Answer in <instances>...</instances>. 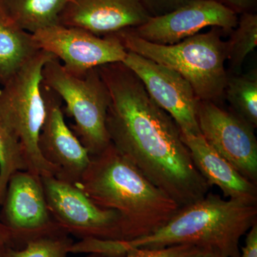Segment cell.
Segmentation results:
<instances>
[{
	"label": "cell",
	"mask_w": 257,
	"mask_h": 257,
	"mask_svg": "<svg viewBox=\"0 0 257 257\" xmlns=\"http://www.w3.org/2000/svg\"><path fill=\"white\" fill-rule=\"evenodd\" d=\"M150 17L140 0H70L57 24L104 37L140 26Z\"/></svg>",
	"instance_id": "cell-14"
},
{
	"label": "cell",
	"mask_w": 257,
	"mask_h": 257,
	"mask_svg": "<svg viewBox=\"0 0 257 257\" xmlns=\"http://www.w3.org/2000/svg\"><path fill=\"white\" fill-rule=\"evenodd\" d=\"M76 185L99 207L119 213L122 241L152 234L180 208L111 143L100 153L90 156V163Z\"/></svg>",
	"instance_id": "cell-3"
},
{
	"label": "cell",
	"mask_w": 257,
	"mask_h": 257,
	"mask_svg": "<svg viewBox=\"0 0 257 257\" xmlns=\"http://www.w3.org/2000/svg\"><path fill=\"white\" fill-rule=\"evenodd\" d=\"M151 17L160 16L173 11L188 0H140Z\"/></svg>",
	"instance_id": "cell-23"
},
{
	"label": "cell",
	"mask_w": 257,
	"mask_h": 257,
	"mask_svg": "<svg viewBox=\"0 0 257 257\" xmlns=\"http://www.w3.org/2000/svg\"><path fill=\"white\" fill-rule=\"evenodd\" d=\"M24 170H29V165L23 147L0 121V206L10 177Z\"/></svg>",
	"instance_id": "cell-20"
},
{
	"label": "cell",
	"mask_w": 257,
	"mask_h": 257,
	"mask_svg": "<svg viewBox=\"0 0 257 257\" xmlns=\"http://www.w3.org/2000/svg\"><path fill=\"white\" fill-rule=\"evenodd\" d=\"M197 121L201 135L245 178L257 182V140L254 128L214 101H199Z\"/></svg>",
	"instance_id": "cell-11"
},
{
	"label": "cell",
	"mask_w": 257,
	"mask_h": 257,
	"mask_svg": "<svg viewBox=\"0 0 257 257\" xmlns=\"http://www.w3.org/2000/svg\"><path fill=\"white\" fill-rule=\"evenodd\" d=\"M196 168L209 187L216 186L224 197L257 205L256 184L245 178L229 161L210 146L201 135L181 133Z\"/></svg>",
	"instance_id": "cell-15"
},
{
	"label": "cell",
	"mask_w": 257,
	"mask_h": 257,
	"mask_svg": "<svg viewBox=\"0 0 257 257\" xmlns=\"http://www.w3.org/2000/svg\"><path fill=\"white\" fill-rule=\"evenodd\" d=\"M257 46V15L243 13L239 19L231 38L226 42V52L230 69L235 73L241 70L247 56Z\"/></svg>",
	"instance_id": "cell-19"
},
{
	"label": "cell",
	"mask_w": 257,
	"mask_h": 257,
	"mask_svg": "<svg viewBox=\"0 0 257 257\" xmlns=\"http://www.w3.org/2000/svg\"><path fill=\"white\" fill-rule=\"evenodd\" d=\"M200 257H224L221 256V255L218 254L215 252H213V251H209V250H204V252H203L202 256Z\"/></svg>",
	"instance_id": "cell-27"
},
{
	"label": "cell",
	"mask_w": 257,
	"mask_h": 257,
	"mask_svg": "<svg viewBox=\"0 0 257 257\" xmlns=\"http://www.w3.org/2000/svg\"><path fill=\"white\" fill-rule=\"evenodd\" d=\"M98 69L110 97L106 126L115 148L179 207L205 197L211 187L196 168L173 118L122 62Z\"/></svg>",
	"instance_id": "cell-1"
},
{
	"label": "cell",
	"mask_w": 257,
	"mask_h": 257,
	"mask_svg": "<svg viewBox=\"0 0 257 257\" xmlns=\"http://www.w3.org/2000/svg\"><path fill=\"white\" fill-rule=\"evenodd\" d=\"M221 4L226 5L235 13H251V10L256 7L257 0H216Z\"/></svg>",
	"instance_id": "cell-25"
},
{
	"label": "cell",
	"mask_w": 257,
	"mask_h": 257,
	"mask_svg": "<svg viewBox=\"0 0 257 257\" xmlns=\"http://www.w3.org/2000/svg\"><path fill=\"white\" fill-rule=\"evenodd\" d=\"M257 223V205L225 200L209 192L202 199L180 207L152 234L130 241L80 239L71 253L123 257L133 248H158L190 244L224 257H239L240 239Z\"/></svg>",
	"instance_id": "cell-2"
},
{
	"label": "cell",
	"mask_w": 257,
	"mask_h": 257,
	"mask_svg": "<svg viewBox=\"0 0 257 257\" xmlns=\"http://www.w3.org/2000/svg\"><path fill=\"white\" fill-rule=\"evenodd\" d=\"M238 18L234 10L216 0H188L178 8L133 28L140 38L159 45H175L207 27L231 31Z\"/></svg>",
	"instance_id": "cell-12"
},
{
	"label": "cell",
	"mask_w": 257,
	"mask_h": 257,
	"mask_svg": "<svg viewBox=\"0 0 257 257\" xmlns=\"http://www.w3.org/2000/svg\"><path fill=\"white\" fill-rule=\"evenodd\" d=\"M0 207V221L9 230L15 248L37 236L62 231L49 209L41 176L30 171H18L10 177Z\"/></svg>",
	"instance_id": "cell-9"
},
{
	"label": "cell",
	"mask_w": 257,
	"mask_h": 257,
	"mask_svg": "<svg viewBox=\"0 0 257 257\" xmlns=\"http://www.w3.org/2000/svg\"><path fill=\"white\" fill-rule=\"evenodd\" d=\"M122 63L138 76L157 105L173 118L181 133L201 135L197 121L199 100L191 84L182 75L128 51Z\"/></svg>",
	"instance_id": "cell-10"
},
{
	"label": "cell",
	"mask_w": 257,
	"mask_h": 257,
	"mask_svg": "<svg viewBox=\"0 0 257 257\" xmlns=\"http://www.w3.org/2000/svg\"><path fill=\"white\" fill-rule=\"evenodd\" d=\"M42 83L65 102L66 114L74 120L71 130L90 156L110 145L106 126L110 97L98 67L74 74L53 57L44 66Z\"/></svg>",
	"instance_id": "cell-6"
},
{
	"label": "cell",
	"mask_w": 257,
	"mask_h": 257,
	"mask_svg": "<svg viewBox=\"0 0 257 257\" xmlns=\"http://www.w3.org/2000/svg\"><path fill=\"white\" fill-rule=\"evenodd\" d=\"M40 50L46 51L62 62L74 74L84 73L107 64L123 62L127 51L114 35L103 37L60 24L32 33Z\"/></svg>",
	"instance_id": "cell-8"
},
{
	"label": "cell",
	"mask_w": 257,
	"mask_h": 257,
	"mask_svg": "<svg viewBox=\"0 0 257 257\" xmlns=\"http://www.w3.org/2000/svg\"><path fill=\"white\" fill-rule=\"evenodd\" d=\"M53 57L46 51H39L0 88V121L21 144L29 171L41 177L56 175L38 145L47 114L42 92V69Z\"/></svg>",
	"instance_id": "cell-5"
},
{
	"label": "cell",
	"mask_w": 257,
	"mask_h": 257,
	"mask_svg": "<svg viewBox=\"0 0 257 257\" xmlns=\"http://www.w3.org/2000/svg\"><path fill=\"white\" fill-rule=\"evenodd\" d=\"M10 247L15 248L13 236L0 221V257L4 256L7 250Z\"/></svg>",
	"instance_id": "cell-26"
},
{
	"label": "cell",
	"mask_w": 257,
	"mask_h": 257,
	"mask_svg": "<svg viewBox=\"0 0 257 257\" xmlns=\"http://www.w3.org/2000/svg\"><path fill=\"white\" fill-rule=\"evenodd\" d=\"M233 112L253 128L257 126V74L228 77L224 91Z\"/></svg>",
	"instance_id": "cell-18"
},
{
	"label": "cell",
	"mask_w": 257,
	"mask_h": 257,
	"mask_svg": "<svg viewBox=\"0 0 257 257\" xmlns=\"http://www.w3.org/2000/svg\"><path fill=\"white\" fill-rule=\"evenodd\" d=\"M41 179L49 209L61 230L80 239L122 241L119 213L99 207L76 184L55 176Z\"/></svg>",
	"instance_id": "cell-7"
},
{
	"label": "cell",
	"mask_w": 257,
	"mask_h": 257,
	"mask_svg": "<svg viewBox=\"0 0 257 257\" xmlns=\"http://www.w3.org/2000/svg\"><path fill=\"white\" fill-rule=\"evenodd\" d=\"M70 0H0L7 16L25 31L34 32L57 24Z\"/></svg>",
	"instance_id": "cell-17"
},
{
	"label": "cell",
	"mask_w": 257,
	"mask_h": 257,
	"mask_svg": "<svg viewBox=\"0 0 257 257\" xmlns=\"http://www.w3.org/2000/svg\"><path fill=\"white\" fill-rule=\"evenodd\" d=\"M74 241L63 231L28 240L24 247H10L3 257H67Z\"/></svg>",
	"instance_id": "cell-21"
},
{
	"label": "cell",
	"mask_w": 257,
	"mask_h": 257,
	"mask_svg": "<svg viewBox=\"0 0 257 257\" xmlns=\"http://www.w3.org/2000/svg\"><path fill=\"white\" fill-rule=\"evenodd\" d=\"M126 28L112 34L128 52H135L175 71L191 84L198 99L214 101L224 93L228 75L226 42L220 28L197 34L175 45L152 43Z\"/></svg>",
	"instance_id": "cell-4"
},
{
	"label": "cell",
	"mask_w": 257,
	"mask_h": 257,
	"mask_svg": "<svg viewBox=\"0 0 257 257\" xmlns=\"http://www.w3.org/2000/svg\"><path fill=\"white\" fill-rule=\"evenodd\" d=\"M42 92L47 114L39 138V150L55 169L56 178L77 184L90 163V155L66 124L60 96L43 83Z\"/></svg>",
	"instance_id": "cell-13"
},
{
	"label": "cell",
	"mask_w": 257,
	"mask_h": 257,
	"mask_svg": "<svg viewBox=\"0 0 257 257\" xmlns=\"http://www.w3.org/2000/svg\"><path fill=\"white\" fill-rule=\"evenodd\" d=\"M40 50L32 34L18 27L0 8V84H6Z\"/></svg>",
	"instance_id": "cell-16"
},
{
	"label": "cell",
	"mask_w": 257,
	"mask_h": 257,
	"mask_svg": "<svg viewBox=\"0 0 257 257\" xmlns=\"http://www.w3.org/2000/svg\"><path fill=\"white\" fill-rule=\"evenodd\" d=\"M246 234L244 246L240 248L239 257H257V223Z\"/></svg>",
	"instance_id": "cell-24"
},
{
	"label": "cell",
	"mask_w": 257,
	"mask_h": 257,
	"mask_svg": "<svg viewBox=\"0 0 257 257\" xmlns=\"http://www.w3.org/2000/svg\"><path fill=\"white\" fill-rule=\"evenodd\" d=\"M204 249L190 244L158 248H138L128 250L123 257H200ZM86 257H104L90 253Z\"/></svg>",
	"instance_id": "cell-22"
}]
</instances>
